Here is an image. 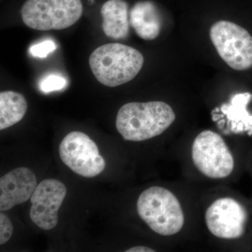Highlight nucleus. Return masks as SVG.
Segmentation results:
<instances>
[{"mask_svg":"<svg viewBox=\"0 0 252 252\" xmlns=\"http://www.w3.org/2000/svg\"><path fill=\"white\" fill-rule=\"evenodd\" d=\"M175 119L173 109L166 102H129L118 112L116 127L124 140L142 142L161 135Z\"/></svg>","mask_w":252,"mask_h":252,"instance_id":"1","label":"nucleus"},{"mask_svg":"<svg viewBox=\"0 0 252 252\" xmlns=\"http://www.w3.org/2000/svg\"><path fill=\"white\" fill-rule=\"evenodd\" d=\"M94 77L102 85L116 87L134 79L143 67L140 51L120 43H111L97 48L89 58Z\"/></svg>","mask_w":252,"mask_h":252,"instance_id":"2","label":"nucleus"},{"mask_svg":"<svg viewBox=\"0 0 252 252\" xmlns=\"http://www.w3.org/2000/svg\"><path fill=\"white\" fill-rule=\"evenodd\" d=\"M137 210L146 224L162 236L177 234L185 225V215L178 198L164 187L144 190L137 200Z\"/></svg>","mask_w":252,"mask_h":252,"instance_id":"3","label":"nucleus"},{"mask_svg":"<svg viewBox=\"0 0 252 252\" xmlns=\"http://www.w3.org/2000/svg\"><path fill=\"white\" fill-rule=\"evenodd\" d=\"M82 13L81 0H27L21 9L25 25L41 31L69 28Z\"/></svg>","mask_w":252,"mask_h":252,"instance_id":"4","label":"nucleus"},{"mask_svg":"<svg viewBox=\"0 0 252 252\" xmlns=\"http://www.w3.org/2000/svg\"><path fill=\"white\" fill-rule=\"evenodd\" d=\"M191 158L198 171L212 180L226 178L234 170L233 154L223 137L215 131L203 130L195 137Z\"/></svg>","mask_w":252,"mask_h":252,"instance_id":"5","label":"nucleus"},{"mask_svg":"<svg viewBox=\"0 0 252 252\" xmlns=\"http://www.w3.org/2000/svg\"><path fill=\"white\" fill-rule=\"evenodd\" d=\"M212 44L220 59L238 71L252 67V36L247 30L228 21H220L210 28Z\"/></svg>","mask_w":252,"mask_h":252,"instance_id":"6","label":"nucleus"},{"mask_svg":"<svg viewBox=\"0 0 252 252\" xmlns=\"http://www.w3.org/2000/svg\"><path fill=\"white\" fill-rule=\"evenodd\" d=\"M59 154L63 162L81 177H96L105 168L97 144L84 132L67 134L60 144Z\"/></svg>","mask_w":252,"mask_h":252,"instance_id":"7","label":"nucleus"},{"mask_svg":"<svg viewBox=\"0 0 252 252\" xmlns=\"http://www.w3.org/2000/svg\"><path fill=\"white\" fill-rule=\"evenodd\" d=\"M248 215L240 202L230 197L215 200L205 212L207 229L217 238L235 240L243 236Z\"/></svg>","mask_w":252,"mask_h":252,"instance_id":"8","label":"nucleus"},{"mask_svg":"<svg viewBox=\"0 0 252 252\" xmlns=\"http://www.w3.org/2000/svg\"><path fill=\"white\" fill-rule=\"evenodd\" d=\"M67 194L62 182L54 179L42 181L37 185L31 198L30 217L41 229H53L59 221V212Z\"/></svg>","mask_w":252,"mask_h":252,"instance_id":"9","label":"nucleus"},{"mask_svg":"<svg viewBox=\"0 0 252 252\" xmlns=\"http://www.w3.org/2000/svg\"><path fill=\"white\" fill-rule=\"evenodd\" d=\"M37 187L36 176L31 169L21 167L0 178V210H11L26 203Z\"/></svg>","mask_w":252,"mask_h":252,"instance_id":"10","label":"nucleus"},{"mask_svg":"<svg viewBox=\"0 0 252 252\" xmlns=\"http://www.w3.org/2000/svg\"><path fill=\"white\" fill-rule=\"evenodd\" d=\"M162 21L160 7L152 0L136 1L130 8L131 26L144 40L157 39L161 31Z\"/></svg>","mask_w":252,"mask_h":252,"instance_id":"11","label":"nucleus"},{"mask_svg":"<svg viewBox=\"0 0 252 252\" xmlns=\"http://www.w3.org/2000/svg\"><path fill=\"white\" fill-rule=\"evenodd\" d=\"M130 6L126 0H107L101 8L102 30L105 35L124 39L129 34Z\"/></svg>","mask_w":252,"mask_h":252,"instance_id":"12","label":"nucleus"},{"mask_svg":"<svg viewBox=\"0 0 252 252\" xmlns=\"http://www.w3.org/2000/svg\"><path fill=\"white\" fill-rule=\"evenodd\" d=\"M27 101L22 94L14 91L0 94V130L18 124L27 112Z\"/></svg>","mask_w":252,"mask_h":252,"instance_id":"13","label":"nucleus"},{"mask_svg":"<svg viewBox=\"0 0 252 252\" xmlns=\"http://www.w3.org/2000/svg\"><path fill=\"white\" fill-rule=\"evenodd\" d=\"M67 85V80L62 76L50 74L43 79L40 84V89L46 94L53 91H61Z\"/></svg>","mask_w":252,"mask_h":252,"instance_id":"14","label":"nucleus"},{"mask_svg":"<svg viewBox=\"0 0 252 252\" xmlns=\"http://www.w3.org/2000/svg\"><path fill=\"white\" fill-rule=\"evenodd\" d=\"M56 49V43L54 41L45 40L32 46L30 49V53L33 57L44 59L48 55L54 52Z\"/></svg>","mask_w":252,"mask_h":252,"instance_id":"15","label":"nucleus"},{"mask_svg":"<svg viewBox=\"0 0 252 252\" xmlns=\"http://www.w3.org/2000/svg\"><path fill=\"white\" fill-rule=\"evenodd\" d=\"M14 232L12 223L6 215L0 214V245L7 243Z\"/></svg>","mask_w":252,"mask_h":252,"instance_id":"16","label":"nucleus"},{"mask_svg":"<svg viewBox=\"0 0 252 252\" xmlns=\"http://www.w3.org/2000/svg\"><path fill=\"white\" fill-rule=\"evenodd\" d=\"M126 252H154L153 249L145 246H136L126 250Z\"/></svg>","mask_w":252,"mask_h":252,"instance_id":"17","label":"nucleus"}]
</instances>
